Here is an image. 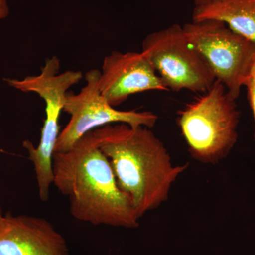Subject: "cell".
<instances>
[{"label": "cell", "mask_w": 255, "mask_h": 255, "mask_svg": "<svg viewBox=\"0 0 255 255\" xmlns=\"http://www.w3.org/2000/svg\"><path fill=\"white\" fill-rule=\"evenodd\" d=\"M53 170V185L68 198L75 219L94 226L138 227L140 219L131 201L119 188L93 131L69 150L55 152Z\"/></svg>", "instance_id": "6da1fadb"}, {"label": "cell", "mask_w": 255, "mask_h": 255, "mask_svg": "<svg viewBox=\"0 0 255 255\" xmlns=\"http://www.w3.org/2000/svg\"><path fill=\"white\" fill-rule=\"evenodd\" d=\"M150 129L113 124L93 130L139 219L168 199L174 183L188 167V164L174 165L163 142Z\"/></svg>", "instance_id": "7a4b0ae2"}, {"label": "cell", "mask_w": 255, "mask_h": 255, "mask_svg": "<svg viewBox=\"0 0 255 255\" xmlns=\"http://www.w3.org/2000/svg\"><path fill=\"white\" fill-rule=\"evenodd\" d=\"M236 101L216 80L207 91L179 112L178 125L195 160L216 164L233 150L241 116Z\"/></svg>", "instance_id": "3957f363"}, {"label": "cell", "mask_w": 255, "mask_h": 255, "mask_svg": "<svg viewBox=\"0 0 255 255\" xmlns=\"http://www.w3.org/2000/svg\"><path fill=\"white\" fill-rule=\"evenodd\" d=\"M184 32L228 95L236 100L246 86L255 63V43L238 34L226 23L204 20L186 23Z\"/></svg>", "instance_id": "277c9868"}, {"label": "cell", "mask_w": 255, "mask_h": 255, "mask_svg": "<svg viewBox=\"0 0 255 255\" xmlns=\"http://www.w3.org/2000/svg\"><path fill=\"white\" fill-rule=\"evenodd\" d=\"M147 56L167 90L205 92L216 80L200 53L177 23L147 35L142 43Z\"/></svg>", "instance_id": "5b68a950"}, {"label": "cell", "mask_w": 255, "mask_h": 255, "mask_svg": "<svg viewBox=\"0 0 255 255\" xmlns=\"http://www.w3.org/2000/svg\"><path fill=\"white\" fill-rule=\"evenodd\" d=\"M100 71L89 70L85 75L86 85L78 94H68L63 112L70 119L60 132L55 152L69 150L88 132L109 124H127L152 128L158 117L153 112L122 111L107 102L99 89Z\"/></svg>", "instance_id": "8992f818"}, {"label": "cell", "mask_w": 255, "mask_h": 255, "mask_svg": "<svg viewBox=\"0 0 255 255\" xmlns=\"http://www.w3.org/2000/svg\"><path fill=\"white\" fill-rule=\"evenodd\" d=\"M99 89L114 107L122 105L134 94L168 90L142 52L121 53L117 50L104 58Z\"/></svg>", "instance_id": "52a82bcc"}, {"label": "cell", "mask_w": 255, "mask_h": 255, "mask_svg": "<svg viewBox=\"0 0 255 255\" xmlns=\"http://www.w3.org/2000/svg\"><path fill=\"white\" fill-rule=\"evenodd\" d=\"M0 255H70L68 243L51 223L28 215L0 216Z\"/></svg>", "instance_id": "ba28073f"}, {"label": "cell", "mask_w": 255, "mask_h": 255, "mask_svg": "<svg viewBox=\"0 0 255 255\" xmlns=\"http://www.w3.org/2000/svg\"><path fill=\"white\" fill-rule=\"evenodd\" d=\"M216 20L255 43V0H214L195 6L192 21Z\"/></svg>", "instance_id": "9c48e42d"}, {"label": "cell", "mask_w": 255, "mask_h": 255, "mask_svg": "<svg viewBox=\"0 0 255 255\" xmlns=\"http://www.w3.org/2000/svg\"><path fill=\"white\" fill-rule=\"evenodd\" d=\"M246 87H247V89H248V100H249L250 105H251L252 112H253V117H254L255 127V83L254 82L252 81L251 80H250Z\"/></svg>", "instance_id": "30bf717a"}, {"label": "cell", "mask_w": 255, "mask_h": 255, "mask_svg": "<svg viewBox=\"0 0 255 255\" xmlns=\"http://www.w3.org/2000/svg\"><path fill=\"white\" fill-rule=\"evenodd\" d=\"M9 10L6 0H0V20L6 18L9 14Z\"/></svg>", "instance_id": "8fae6325"}, {"label": "cell", "mask_w": 255, "mask_h": 255, "mask_svg": "<svg viewBox=\"0 0 255 255\" xmlns=\"http://www.w3.org/2000/svg\"><path fill=\"white\" fill-rule=\"evenodd\" d=\"M213 1L214 0H194V4H195V6H204Z\"/></svg>", "instance_id": "7c38bea8"}, {"label": "cell", "mask_w": 255, "mask_h": 255, "mask_svg": "<svg viewBox=\"0 0 255 255\" xmlns=\"http://www.w3.org/2000/svg\"><path fill=\"white\" fill-rule=\"evenodd\" d=\"M250 80H251L252 81L254 82L255 83V63L254 64V66H253V70H252L251 77V78H250Z\"/></svg>", "instance_id": "4fadbf2b"}, {"label": "cell", "mask_w": 255, "mask_h": 255, "mask_svg": "<svg viewBox=\"0 0 255 255\" xmlns=\"http://www.w3.org/2000/svg\"><path fill=\"white\" fill-rule=\"evenodd\" d=\"M3 212H2V209H1V206H0V216H2Z\"/></svg>", "instance_id": "5bb4252c"}]
</instances>
